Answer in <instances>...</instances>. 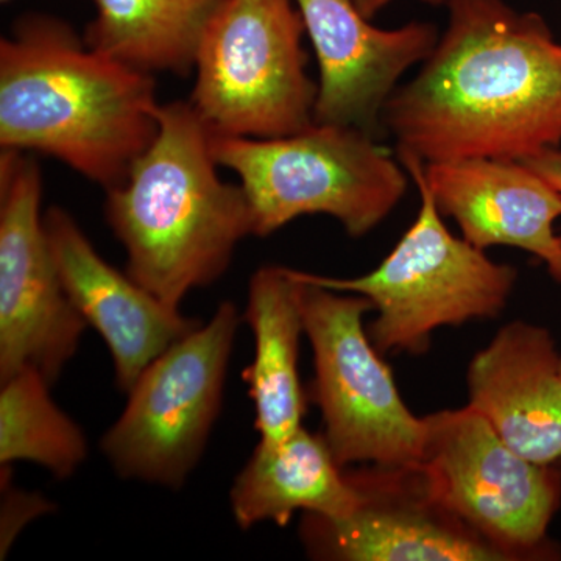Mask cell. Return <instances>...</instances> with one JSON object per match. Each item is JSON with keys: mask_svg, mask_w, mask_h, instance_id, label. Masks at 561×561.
Listing matches in <instances>:
<instances>
[{"mask_svg": "<svg viewBox=\"0 0 561 561\" xmlns=\"http://www.w3.org/2000/svg\"><path fill=\"white\" fill-rule=\"evenodd\" d=\"M213 153L241 180L257 238L312 214L334 217L351 238H362L387 219L408 190L400 164L356 127L313 122L271 139L213 133Z\"/></svg>", "mask_w": 561, "mask_h": 561, "instance_id": "cell-5", "label": "cell"}, {"mask_svg": "<svg viewBox=\"0 0 561 561\" xmlns=\"http://www.w3.org/2000/svg\"><path fill=\"white\" fill-rule=\"evenodd\" d=\"M468 405L502 440L540 465L561 460L560 353L551 332L529 321L502 327L472 357Z\"/></svg>", "mask_w": 561, "mask_h": 561, "instance_id": "cell-15", "label": "cell"}, {"mask_svg": "<svg viewBox=\"0 0 561 561\" xmlns=\"http://www.w3.org/2000/svg\"><path fill=\"white\" fill-rule=\"evenodd\" d=\"M420 192V210L389 256L367 275L331 278L294 271L298 279L343 294L362 295L378 312L368 335L379 353L421 356L443 327L500 317L518 272L491 261L485 250L446 228L424 175V161L398 150Z\"/></svg>", "mask_w": 561, "mask_h": 561, "instance_id": "cell-4", "label": "cell"}, {"mask_svg": "<svg viewBox=\"0 0 561 561\" xmlns=\"http://www.w3.org/2000/svg\"><path fill=\"white\" fill-rule=\"evenodd\" d=\"M360 494L343 518L305 513L312 559L339 561H512L432 500L419 468L346 471Z\"/></svg>", "mask_w": 561, "mask_h": 561, "instance_id": "cell-11", "label": "cell"}, {"mask_svg": "<svg viewBox=\"0 0 561 561\" xmlns=\"http://www.w3.org/2000/svg\"><path fill=\"white\" fill-rule=\"evenodd\" d=\"M298 280L316 368L312 400L335 461L343 470L356 463L416 467L424 416L413 415L402 401L393 373L365 331L364 316L375 311L371 301Z\"/></svg>", "mask_w": 561, "mask_h": 561, "instance_id": "cell-8", "label": "cell"}, {"mask_svg": "<svg viewBox=\"0 0 561 561\" xmlns=\"http://www.w3.org/2000/svg\"><path fill=\"white\" fill-rule=\"evenodd\" d=\"M239 323L234 302L224 301L142 371L101 442L121 478L172 490L186 483L220 415Z\"/></svg>", "mask_w": 561, "mask_h": 561, "instance_id": "cell-9", "label": "cell"}, {"mask_svg": "<svg viewBox=\"0 0 561 561\" xmlns=\"http://www.w3.org/2000/svg\"><path fill=\"white\" fill-rule=\"evenodd\" d=\"M319 61L313 122L370 133L402 73L438 43L430 22L375 27L354 0H295Z\"/></svg>", "mask_w": 561, "mask_h": 561, "instance_id": "cell-12", "label": "cell"}, {"mask_svg": "<svg viewBox=\"0 0 561 561\" xmlns=\"http://www.w3.org/2000/svg\"><path fill=\"white\" fill-rule=\"evenodd\" d=\"M523 162H526L535 172L545 176L549 183H552L561 192V147L541 151V153L527 158Z\"/></svg>", "mask_w": 561, "mask_h": 561, "instance_id": "cell-21", "label": "cell"}, {"mask_svg": "<svg viewBox=\"0 0 561 561\" xmlns=\"http://www.w3.org/2000/svg\"><path fill=\"white\" fill-rule=\"evenodd\" d=\"M560 371H561V354H560Z\"/></svg>", "mask_w": 561, "mask_h": 561, "instance_id": "cell-25", "label": "cell"}, {"mask_svg": "<svg viewBox=\"0 0 561 561\" xmlns=\"http://www.w3.org/2000/svg\"><path fill=\"white\" fill-rule=\"evenodd\" d=\"M424 175L443 216L478 249L515 247L545 262L561 284V192L526 162L468 158L424 162Z\"/></svg>", "mask_w": 561, "mask_h": 561, "instance_id": "cell-14", "label": "cell"}, {"mask_svg": "<svg viewBox=\"0 0 561 561\" xmlns=\"http://www.w3.org/2000/svg\"><path fill=\"white\" fill-rule=\"evenodd\" d=\"M2 519H0V559H5L18 535L33 519L54 511V504L38 493L13 489L10 465H2Z\"/></svg>", "mask_w": 561, "mask_h": 561, "instance_id": "cell-20", "label": "cell"}, {"mask_svg": "<svg viewBox=\"0 0 561 561\" xmlns=\"http://www.w3.org/2000/svg\"><path fill=\"white\" fill-rule=\"evenodd\" d=\"M157 136L127 179L106 191L105 216L127 251L125 272L173 309L216 283L253 224L241 184L220 179L213 131L191 102L161 103Z\"/></svg>", "mask_w": 561, "mask_h": 561, "instance_id": "cell-3", "label": "cell"}, {"mask_svg": "<svg viewBox=\"0 0 561 561\" xmlns=\"http://www.w3.org/2000/svg\"><path fill=\"white\" fill-rule=\"evenodd\" d=\"M225 0H94L83 38L146 72L186 77L210 18Z\"/></svg>", "mask_w": 561, "mask_h": 561, "instance_id": "cell-18", "label": "cell"}, {"mask_svg": "<svg viewBox=\"0 0 561 561\" xmlns=\"http://www.w3.org/2000/svg\"><path fill=\"white\" fill-rule=\"evenodd\" d=\"M556 467L559 468V470L561 471V460L557 461Z\"/></svg>", "mask_w": 561, "mask_h": 561, "instance_id": "cell-23", "label": "cell"}, {"mask_svg": "<svg viewBox=\"0 0 561 561\" xmlns=\"http://www.w3.org/2000/svg\"><path fill=\"white\" fill-rule=\"evenodd\" d=\"M419 468L427 493L512 561L559 559L548 537L561 471L512 449L470 405L424 416Z\"/></svg>", "mask_w": 561, "mask_h": 561, "instance_id": "cell-7", "label": "cell"}, {"mask_svg": "<svg viewBox=\"0 0 561 561\" xmlns=\"http://www.w3.org/2000/svg\"><path fill=\"white\" fill-rule=\"evenodd\" d=\"M390 2H393V0H354L357 10H359L365 18H368V20L375 18L376 14L382 9H386ZM432 2H434V0H432Z\"/></svg>", "mask_w": 561, "mask_h": 561, "instance_id": "cell-22", "label": "cell"}, {"mask_svg": "<svg viewBox=\"0 0 561 561\" xmlns=\"http://www.w3.org/2000/svg\"><path fill=\"white\" fill-rule=\"evenodd\" d=\"M448 28L382 122L424 162L518 160L561 147V43L504 0H448Z\"/></svg>", "mask_w": 561, "mask_h": 561, "instance_id": "cell-1", "label": "cell"}, {"mask_svg": "<svg viewBox=\"0 0 561 561\" xmlns=\"http://www.w3.org/2000/svg\"><path fill=\"white\" fill-rule=\"evenodd\" d=\"M243 320L254 337V359L242 371L254 405L260 443L279 445L302 426L306 398L298 357L305 334L301 283L290 268L265 265L250 279Z\"/></svg>", "mask_w": 561, "mask_h": 561, "instance_id": "cell-17", "label": "cell"}, {"mask_svg": "<svg viewBox=\"0 0 561 561\" xmlns=\"http://www.w3.org/2000/svg\"><path fill=\"white\" fill-rule=\"evenodd\" d=\"M153 73L28 13L0 39V147L55 158L108 191L157 136Z\"/></svg>", "mask_w": 561, "mask_h": 561, "instance_id": "cell-2", "label": "cell"}, {"mask_svg": "<svg viewBox=\"0 0 561 561\" xmlns=\"http://www.w3.org/2000/svg\"><path fill=\"white\" fill-rule=\"evenodd\" d=\"M295 0H225L195 51L191 105L214 135L271 139L313 124L317 83Z\"/></svg>", "mask_w": 561, "mask_h": 561, "instance_id": "cell-6", "label": "cell"}, {"mask_svg": "<svg viewBox=\"0 0 561 561\" xmlns=\"http://www.w3.org/2000/svg\"><path fill=\"white\" fill-rule=\"evenodd\" d=\"M43 173L24 151L0 153V382L33 368L54 386L88 323L69 300L51 257Z\"/></svg>", "mask_w": 561, "mask_h": 561, "instance_id": "cell-10", "label": "cell"}, {"mask_svg": "<svg viewBox=\"0 0 561 561\" xmlns=\"http://www.w3.org/2000/svg\"><path fill=\"white\" fill-rule=\"evenodd\" d=\"M0 465L33 461L58 481L87 460L88 438L50 397V383L33 368L0 382Z\"/></svg>", "mask_w": 561, "mask_h": 561, "instance_id": "cell-19", "label": "cell"}, {"mask_svg": "<svg viewBox=\"0 0 561 561\" xmlns=\"http://www.w3.org/2000/svg\"><path fill=\"white\" fill-rule=\"evenodd\" d=\"M44 228L66 294L108 346L124 393L151 362L202 327V320L169 308L103 260L68 210L50 206Z\"/></svg>", "mask_w": 561, "mask_h": 561, "instance_id": "cell-13", "label": "cell"}, {"mask_svg": "<svg viewBox=\"0 0 561 561\" xmlns=\"http://www.w3.org/2000/svg\"><path fill=\"white\" fill-rule=\"evenodd\" d=\"M360 494L332 456L323 432L300 427L279 445L257 443L230 490L234 522L242 530L261 523L284 527L295 512L343 518Z\"/></svg>", "mask_w": 561, "mask_h": 561, "instance_id": "cell-16", "label": "cell"}, {"mask_svg": "<svg viewBox=\"0 0 561 561\" xmlns=\"http://www.w3.org/2000/svg\"><path fill=\"white\" fill-rule=\"evenodd\" d=\"M0 2H2V3H9V2H10V0H0Z\"/></svg>", "mask_w": 561, "mask_h": 561, "instance_id": "cell-24", "label": "cell"}]
</instances>
